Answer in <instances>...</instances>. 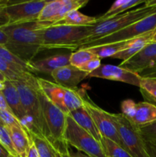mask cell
<instances>
[{"label":"cell","mask_w":156,"mask_h":157,"mask_svg":"<svg viewBox=\"0 0 156 157\" xmlns=\"http://www.w3.org/2000/svg\"><path fill=\"white\" fill-rule=\"evenodd\" d=\"M0 29L8 37L6 46L13 55L28 63L43 52L42 31L44 25L40 21L14 25H6Z\"/></svg>","instance_id":"cell-1"},{"label":"cell","mask_w":156,"mask_h":157,"mask_svg":"<svg viewBox=\"0 0 156 157\" xmlns=\"http://www.w3.org/2000/svg\"><path fill=\"white\" fill-rule=\"evenodd\" d=\"M156 12V0L146 1L142 6L119 14L116 16L99 21L92 26L90 34L87 39L77 45V50L86 43L111 35L126 28Z\"/></svg>","instance_id":"cell-2"},{"label":"cell","mask_w":156,"mask_h":157,"mask_svg":"<svg viewBox=\"0 0 156 157\" xmlns=\"http://www.w3.org/2000/svg\"><path fill=\"white\" fill-rule=\"evenodd\" d=\"M19 93L23 109L33 123L36 135L49 140L48 133L43 117L41 102L38 94V79L31 73H25L17 81H12Z\"/></svg>","instance_id":"cell-3"},{"label":"cell","mask_w":156,"mask_h":157,"mask_svg":"<svg viewBox=\"0 0 156 157\" xmlns=\"http://www.w3.org/2000/svg\"><path fill=\"white\" fill-rule=\"evenodd\" d=\"M92 26L58 25L44 28L42 31V50H77L78 44L89 37Z\"/></svg>","instance_id":"cell-4"},{"label":"cell","mask_w":156,"mask_h":157,"mask_svg":"<svg viewBox=\"0 0 156 157\" xmlns=\"http://www.w3.org/2000/svg\"><path fill=\"white\" fill-rule=\"evenodd\" d=\"M38 94L41 102L43 117L48 133L49 140L54 144L56 149L68 147L64 139L67 114L49 99L41 90L39 84L38 87Z\"/></svg>","instance_id":"cell-5"},{"label":"cell","mask_w":156,"mask_h":157,"mask_svg":"<svg viewBox=\"0 0 156 157\" xmlns=\"http://www.w3.org/2000/svg\"><path fill=\"white\" fill-rule=\"evenodd\" d=\"M64 139L72 146L90 157H106L100 143L81 128L69 115L67 117Z\"/></svg>","instance_id":"cell-6"},{"label":"cell","mask_w":156,"mask_h":157,"mask_svg":"<svg viewBox=\"0 0 156 157\" xmlns=\"http://www.w3.org/2000/svg\"><path fill=\"white\" fill-rule=\"evenodd\" d=\"M109 116L116 126L123 147L128 153L132 157H149L137 127L122 113H109Z\"/></svg>","instance_id":"cell-7"},{"label":"cell","mask_w":156,"mask_h":157,"mask_svg":"<svg viewBox=\"0 0 156 157\" xmlns=\"http://www.w3.org/2000/svg\"><path fill=\"white\" fill-rule=\"evenodd\" d=\"M156 29V12L151 15H148L146 18L131 25L126 28L121 29L118 32H114L111 35H106L105 37L94 40L86 43L81 46L80 48L93 47V46L102 45V44H110V43L119 42V41H128L134 39L138 37L153 32Z\"/></svg>","instance_id":"cell-8"},{"label":"cell","mask_w":156,"mask_h":157,"mask_svg":"<svg viewBox=\"0 0 156 157\" xmlns=\"http://www.w3.org/2000/svg\"><path fill=\"white\" fill-rule=\"evenodd\" d=\"M48 1L16 2L9 0L6 7L8 23L6 25H14L37 21L43 8Z\"/></svg>","instance_id":"cell-9"},{"label":"cell","mask_w":156,"mask_h":157,"mask_svg":"<svg viewBox=\"0 0 156 157\" xmlns=\"http://www.w3.org/2000/svg\"><path fill=\"white\" fill-rule=\"evenodd\" d=\"M123 114L136 127L148 125L156 121V105L151 103H136L132 100H125L121 104Z\"/></svg>","instance_id":"cell-10"},{"label":"cell","mask_w":156,"mask_h":157,"mask_svg":"<svg viewBox=\"0 0 156 157\" xmlns=\"http://www.w3.org/2000/svg\"><path fill=\"white\" fill-rule=\"evenodd\" d=\"M84 107H85L90 116L93 119V122L96 124L101 135L104 137L112 140L115 143L123 147L122 141L119 138V133L116 128V126L114 125L113 121L109 116V112L106 111L96 106L90 99L87 94L84 98Z\"/></svg>","instance_id":"cell-11"},{"label":"cell","mask_w":156,"mask_h":157,"mask_svg":"<svg viewBox=\"0 0 156 157\" xmlns=\"http://www.w3.org/2000/svg\"><path fill=\"white\" fill-rule=\"evenodd\" d=\"M88 0H52L48 1L40 13L38 21L53 23L60 21L71 11L79 10Z\"/></svg>","instance_id":"cell-12"},{"label":"cell","mask_w":156,"mask_h":157,"mask_svg":"<svg viewBox=\"0 0 156 157\" xmlns=\"http://www.w3.org/2000/svg\"><path fill=\"white\" fill-rule=\"evenodd\" d=\"M88 78H97L119 81L139 87L142 77L135 72L113 64H101L96 70L89 74Z\"/></svg>","instance_id":"cell-13"},{"label":"cell","mask_w":156,"mask_h":157,"mask_svg":"<svg viewBox=\"0 0 156 157\" xmlns=\"http://www.w3.org/2000/svg\"><path fill=\"white\" fill-rule=\"evenodd\" d=\"M155 64L156 42H151L131 58L122 61L119 66L139 75Z\"/></svg>","instance_id":"cell-14"},{"label":"cell","mask_w":156,"mask_h":157,"mask_svg":"<svg viewBox=\"0 0 156 157\" xmlns=\"http://www.w3.org/2000/svg\"><path fill=\"white\" fill-rule=\"evenodd\" d=\"M55 83L67 88H76L82 81L88 78L89 74L69 64L56 69L51 73Z\"/></svg>","instance_id":"cell-15"},{"label":"cell","mask_w":156,"mask_h":157,"mask_svg":"<svg viewBox=\"0 0 156 157\" xmlns=\"http://www.w3.org/2000/svg\"><path fill=\"white\" fill-rule=\"evenodd\" d=\"M70 55L71 53L58 54L37 61H32L28 63L29 71L31 73L41 72L51 75L56 69L70 64Z\"/></svg>","instance_id":"cell-16"},{"label":"cell","mask_w":156,"mask_h":157,"mask_svg":"<svg viewBox=\"0 0 156 157\" xmlns=\"http://www.w3.org/2000/svg\"><path fill=\"white\" fill-rule=\"evenodd\" d=\"M44 28L58 25L68 26H92L98 23L97 17L89 16L81 13L79 10L71 11L65 15L64 18L53 23L42 22Z\"/></svg>","instance_id":"cell-17"},{"label":"cell","mask_w":156,"mask_h":157,"mask_svg":"<svg viewBox=\"0 0 156 157\" xmlns=\"http://www.w3.org/2000/svg\"><path fill=\"white\" fill-rule=\"evenodd\" d=\"M81 128L87 131L89 134L94 137L96 140L101 144L102 136L99 133L96 124L90 116L89 113L84 107L78 108L67 113Z\"/></svg>","instance_id":"cell-18"},{"label":"cell","mask_w":156,"mask_h":157,"mask_svg":"<svg viewBox=\"0 0 156 157\" xmlns=\"http://www.w3.org/2000/svg\"><path fill=\"white\" fill-rule=\"evenodd\" d=\"M2 93L4 95L5 99L13 114L16 117L18 121L22 119L25 116V113L21 104L19 93L14 83L6 80L5 81V88Z\"/></svg>","instance_id":"cell-19"},{"label":"cell","mask_w":156,"mask_h":157,"mask_svg":"<svg viewBox=\"0 0 156 157\" xmlns=\"http://www.w3.org/2000/svg\"><path fill=\"white\" fill-rule=\"evenodd\" d=\"M153 35H154V31L134 38L124 50L118 52L117 54L113 55L112 58L120 59L122 61H127L132 57L134 56L135 55H136L138 52H140L142 49H143L147 44L151 43L152 41Z\"/></svg>","instance_id":"cell-20"},{"label":"cell","mask_w":156,"mask_h":157,"mask_svg":"<svg viewBox=\"0 0 156 157\" xmlns=\"http://www.w3.org/2000/svg\"><path fill=\"white\" fill-rule=\"evenodd\" d=\"M37 79H38V83L39 84L40 87L45 93V94L48 97L49 99L55 105H57L60 109H61L64 113H66L64 105V97L65 87H62V86L59 85L56 83L43 79V78H38Z\"/></svg>","instance_id":"cell-21"},{"label":"cell","mask_w":156,"mask_h":157,"mask_svg":"<svg viewBox=\"0 0 156 157\" xmlns=\"http://www.w3.org/2000/svg\"><path fill=\"white\" fill-rule=\"evenodd\" d=\"M8 129L18 156L25 157L26 150L32 141L29 135L21 125L12 126L8 127Z\"/></svg>","instance_id":"cell-22"},{"label":"cell","mask_w":156,"mask_h":157,"mask_svg":"<svg viewBox=\"0 0 156 157\" xmlns=\"http://www.w3.org/2000/svg\"><path fill=\"white\" fill-rule=\"evenodd\" d=\"M86 91L77 88H67L64 90V105L67 114L73 110L84 107V98Z\"/></svg>","instance_id":"cell-23"},{"label":"cell","mask_w":156,"mask_h":157,"mask_svg":"<svg viewBox=\"0 0 156 157\" xmlns=\"http://www.w3.org/2000/svg\"><path fill=\"white\" fill-rule=\"evenodd\" d=\"M132 41V39L128 40V41L102 44V45L93 46V47L87 48H88L90 52H93L99 59L109 58V57L112 58L113 55L117 54L118 52L124 50L131 43Z\"/></svg>","instance_id":"cell-24"},{"label":"cell","mask_w":156,"mask_h":157,"mask_svg":"<svg viewBox=\"0 0 156 157\" xmlns=\"http://www.w3.org/2000/svg\"><path fill=\"white\" fill-rule=\"evenodd\" d=\"M145 2L146 1L145 0H118V1H116L104 15L97 17L98 22L102 21V20L116 16L122 12H126L128 9L135 7V6L145 4Z\"/></svg>","instance_id":"cell-25"},{"label":"cell","mask_w":156,"mask_h":157,"mask_svg":"<svg viewBox=\"0 0 156 157\" xmlns=\"http://www.w3.org/2000/svg\"><path fill=\"white\" fill-rule=\"evenodd\" d=\"M35 144L39 157H57V149L49 140L44 136L29 134Z\"/></svg>","instance_id":"cell-26"},{"label":"cell","mask_w":156,"mask_h":157,"mask_svg":"<svg viewBox=\"0 0 156 157\" xmlns=\"http://www.w3.org/2000/svg\"><path fill=\"white\" fill-rule=\"evenodd\" d=\"M139 88L145 101L156 105V76L142 77Z\"/></svg>","instance_id":"cell-27"},{"label":"cell","mask_w":156,"mask_h":157,"mask_svg":"<svg viewBox=\"0 0 156 157\" xmlns=\"http://www.w3.org/2000/svg\"><path fill=\"white\" fill-rule=\"evenodd\" d=\"M101 145L106 157H132L125 149L109 138L102 136Z\"/></svg>","instance_id":"cell-28"},{"label":"cell","mask_w":156,"mask_h":157,"mask_svg":"<svg viewBox=\"0 0 156 157\" xmlns=\"http://www.w3.org/2000/svg\"><path fill=\"white\" fill-rule=\"evenodd\" d=\"M0 59L11 65L19 67L25 71L31 73V71H29L28 64L13 55L4 44H0Z\"/></svg>","instance_id":"cell-29"},{"label":"cell","mask_w":156,"mask_h":157,"mask_svg":"<svg viewBox=\"0 0 156 157\" xmlns=\"http://www.w3.org/2000/svg\"><path fill=\"white\" fill-rule=\"evenodd\" d=\"M95 58H97V57L93 52H90L88 48L78 49L73 53H71L70 58V64L80 69L87 61Z\"/></svg>","instance_id":"cell-30"},{"label":"cell","mask_w":156,"mask_h":157,"mask_svg":"<svg viewBox=\"0 0 156 157\" xmlns=\"http://www.w3.org/2000/svg\"><path fill=\"white\" fill-rule=\"evenodd\" d=\"M0 71L6 76V79L11 81H17L20 78L24 76L25 73H28L23 69L8 64L1 59H0Z\"/></svg>","instance_id":"cell-31"},{"label":"cell","mask_w":156,"mask_h":157,"mask_svg":"<svg viewBox=\"0 0 156 157\" xmlns=\"http://www.w3.org/2000/svg\"><path fill=\"white\" fill-rule=\"evenodd\" d=\"M0 143L4 146L5 148L12 156H18L14 148L9 129L3 124H0Z\"/></svg>","instance_id":"cell-32"},{"label":"cell","mask_w":156,"mask_h":157,"mask_svg":"<svg viewBox=\"0 0 156 157\" xmlns=\"http://www.w3.org/2000/svg\"><path fill=\"white\" fill-rule=\"evenodd\" d=\"M137 130L144 141L156 142V121L148 125L137 127Z\"/></svg>","instance_id":"cell-33"},{"label":"cell","mask_w":156,"mask_h":157,"mask_svg":"<svg viewBox=\"0 0 156 157\" xmlns=\"http://www.w3.org/2000/svg\"><path fill=\"white\" fill-rule=\"evenodd\" d=\"M0 121L2 123L3 125L8 127H12V126L21 125L19 121L17 119L16 117L13 113L7 111V110H0Z\"/></svg>","instance_id":"cell-34"},{"label":"cell","mask_w":156,"mask_h":157,"mask_svg":"<svg viewBox=\"0 0 156 157\" xmlns=\"http://www.w3.org/2000/svg\"><path fill=\"white\" fill-rule=\"evenodd\" d=\"M101 65V59L99 58H95L91 59L90 61H87L85 64L80 67V70L84 71L87 72V73L90 74L91 72L94 71L95 70L98 68L99 66Z\"/></svg>","instance_id":"cell-35"},{"label":"cell","mask_w":156,"mask_h":157,"mask_svg":"<svg viewBox=\"0 0 156 157\" xmlns=\"http://www.w3.org/2000/svg\"><path fill=\"white\" fill-rule=\"evenodd\" d=\"M9 0H0V28L6 26L8 23V17L6 15V7Z\"/></svg>","instance_id":"cell-36"},{"label":"cell","mask_w":156,"mask_h":157,"mask_svg":"<svg viewBox=\"0 0 156 157\" xmlns=\"http://www.w3.org/2000/svg\"><path fill=\"white\" fill-rule=\"evenodd\" d=\"M145 142V150L149 157H156V142H149V141H144Z\"/></svg>","instance_id":"cell-37"},{"label":"cell","mask_w":156,"mask_h":157,"mask_svg":"<svg viewBox=\"0 0 156 157\" xmlns=\"http://www.w3.org/2000/svg\"><path fill=\"white\" fill-rule=\"evenodd\" d=\"M25 157H39L36 147H35V144L32 142V140L31 141L30 144H29L27 150H26Z\"/></svg>","instance_id":"cell-38"},{"label":"cell","mask_w":156,"mask_h":157,"mask_svg":"<svg viewBox=\"0 0 156 157\" xmlns=\"http://www.w3.org/2000/svg\"><path fill=\"white\" fill-rule=\"evenodd\" d=\"M141 77H147V76H155L156 75V64L145 70L142 71V72L139 74Z\"/></svg>","instance_id":"cell-39"},{"label":"cell","mask_w":156,"mask_h":157,"mask_svg":"<svg viewBox=\"0 0 156 157\" xmlns=\"http://www.w3.org/2000/svg\"><path fill=\"white\" fill-rule=\"evenodd\" d=\"M0 110H7V111H9V112H11V113H12V110H11V109L9 108V105H8L7 102H6V99H5L4 95H3V94L2 93V92H0Z\"/></svg>","instance_id":"cell-40"},{"label":"cell","mask_w":156,"mask_h":157,"mask_svg":"<svg viewBox=\"0 0 156 157\" xmlns=\"http://www.w3.org/2000/svg\"><path fill=\"white\" fill-rule=\"evenodd\" d=\"M68 147L57 149V157H70Z\"/></svg>","instance_id":"cell-41"},{"label":"cell","mask_w":156,"mask_h":157,"mask_svg":"<svg viewBox=\"0 0 156 157\" xmlns=\"http://www.w3.org/2000/svg\"><path fill=\"white\" fill-rule=\"evenodd\" d=\"M12 155L8 152L4 146L0 143V157H11Z\"/></svg>","instance_id":"cell-42"},{"label":"cell","mask_w":156,"mask_h":157,"mask_svg":"<svg viewBox=\"0 0 156 157\" xmlns=\"http://www.w3.org/2000/svg\"><path fill=\"white\" fill-rule=\"evenodd\" d=\"M8 42V37L4 32L0 29V44H4L6 45Z\"/></svg>","instance_id":"cell-43"},{"label":"cell","mask_w":156,"mask_h":157,"mask_svg":"<svg viewBox=\"0 0 156 157\" xmlns=\"http://www.w3.org/2000/svg\"><path fill=\"white\" fill-rule=\"evenodd\" d=\"M70 157H90L88 155L83 153L82 152H76V153H73V152L70 151Z\"/></svg>","instance_id":"cell-44"},{"label":"cell","mask_w":156,"mask_h":157,"mask_svg":"<svg viewBox=\"0 0 156 157\" xmlns=\"http://www.w3.org/2000/svg\"><path fill=\"white\" fill-rule=\"evenodd\" d=\"M5 88V81H0V92L2 91Z\"/></svg>","instance_id":"cell-45"},{"label":"cell","mask_w":156,"mask_h":157,"mask_svg":"<svg viewBox=\"0 0 156 157\" xmlns=\"http://www.w3.org/2000/svg\"><path fill=\"white\" fill-rule=\"evenodd\" d=\"M6 76H5L4 75H3L1 71H0V81H6Z\"/></svg>","instance_id":"cell-46"},{"label":"cell","mask_w":156,"mask_h":157,"mask_svg":"<svg viewBox=\"0 0 156 157\" xmlns=\"http://www.w3.org/2000/svg\"><path fill=\"white\" fill-rule=\"evenodd\" d=\"M151 42H156V29L154 31V35H153L152 41H151Z\"/></svg>","instance_id":"cell-47"},{"label":"cell","mask_w":156,"mask_h":157,"mask_svg":"<svg viewBox=\"0 0 156 157\" xmlns=\"http://www.w3.org/2000/svg\"><path fill=\"white\" fill-rule=\"evenodd\" d=\"M11 157H19V156H11Z\"/></svg>","instance_id":"cell-48"},{"label":"cell","mask_w":156,"mask_h":157,"mask_svg":"<svg viewBox=\"0 0 156 157\" xmlns=\"http://www.w3.org/2000/svg\"><path fill=\"white\" fill-rule=\"evenodd\" d=\"M0 124H2V123L1 122V121H0Z\"/></svg>","instance_id":"cell-49"}]
</instances>
